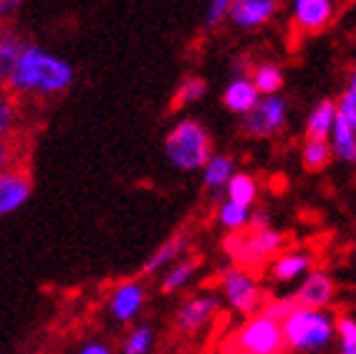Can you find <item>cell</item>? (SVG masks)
Masks as SVG:
<instances>
[{
	"label": "cell",
	"instance_id": "1",
	"mask_svg": "<svg viewBox=\"0 0 356 354\" xmlns=\"http://www.w3.org/2000/svg\"><path fill=\"white\" fill-rule=\"evenodd\" d=\"M71 84H74V66L69 61L48 54L35 43H26L6 88L10 96H56L66 91Z\"/></svg>",
	"mask_w": 356,
	"mask_h": 354
},
{
	"label": "cell",
	"instance_id": "2",
	"mask_svg": "<svg viewBox=\"0 0 356 354\" xmlns=\"http://www.w3.org/2000/svg\"><path fill=\"white\" fill-rule=\"evenodd\" d=\"M165 155L177 170L192 172L205 170V164L213 157V139L207 130L195 119H182L165 139Z\"/></svg>",
	"mask_w": 356,
	"mask_h": 354
},
{
	"label": "cell",
	"instance_id": "3",
	"mask_svg": "<svg viewBox=\"0 0 356 354\" xmlns=\"http://www.w3.org/2000/svg\"><path fill=\"white\" fill-rule=\"evenodd\" d=\"M222 245H225V253L230 256L233 266L248 273H255L283 251L286 236L273 228H266V231H248L245 228V231L227 236Z\"/></svg>",
	"mask_w": 356,
	"mask_h": 354
},
{
	"label": "cell",
	"instance_id": "4",
	"mask_svg": "<svg viewBox=\"0 0 356 354\" xmlns=\"http://www.w3.org/2000/svg\"><path fill=\"white\" fill-rule=\"evenodd\" d=\"M288 349L296 352H318L331 341L336 321L323 309H296L281 324Z\"/></svg>",
	"mask_w": 356,
	"mask_h": 354
},
{
	"label": "cell",
	"instance_id": "5",
	"mask_svg": "<svg viewBox=\"0 0 356 354\" xmlns=\"http://www.w3.org/2000/svg\"><path fill=\"white\" fill-rule=\"evenodd\" d=\"M286 339L278 321H273L266 314H255L238 329L233 341V354H283Z\"/></svg>",
	"mask_w": 356,
	"mask_h": 354
},
{
	"label": "cell",
	"instance_id": "6",
	"mask_svg": "<svg viewBox=\"0 0 356 354\" xmlns=\"http://www.w3.org/2000/svg\"><path fill=\"white\" fill-rule=\"evenodd\" d=\"M220 286L235 311L255 314L258 309L263 311V288L253 273L243 271L238 266H227L220 271Z\"/></svg>",
	"mask_w": 356,
	"mask_h": 354
},
{
	"label": "cell",
	"instance_id": "7",
	"mask_svg": "<svg viewBox=\"0 0 356 354\" xmlns=\"http://www.w3.org/2000/svg\"><path fill=\"white\" fill-rule=\"evenodd\" d=\"M286 99L268 96L243 119V132L250 137H270L286 124Z\"/></svg>",
	"mask_w": 356,
	"mask_h": 354
},
{
	"label": "cell",
	"instance_id": "8",
	"mask_svg": "<svg viewBox=\"0 0 356 354\" xmlns=\"http://www.w3.org/2000/svg\"><path fill=\"white\" fill-rule=\"evenodd\" d=\"M33 192V180L28 175L26 167H10L0 172V218H6L10 213L28 203Z\"/></svg>",
	"mask_w": 356,
	"mask_h": 354
},
{
	"label": "cell",
	"instance_id": "9",
	"mask_svg": "<svg viewBox=\"0 0 356 354\" xmlns=\"http://www.w3.org/2000/svg\"><path fill=\"white\" fill-rule=\"evenodd\" d=\"M215 314H218V296L213 293H200L195 299H190L187 304H182L175 316V329L179 334H195L200 329L205 327L207 321L213 319Z\"/></svg>",
	"mask_w": 356,
	"mask_h": 354
},
{
	"label": "cell",
	"instance_id": "10",
	"mask_svg": "<svg viewBox=\"0 0 356 354\" xmlns=\"http://www.w3.org/2000/svg\"><path fill=\"white\" fill-rule=\"evenodd\" d=\"M336 8L331 0H296L293 26L301 33H318L334 21Z\"/></svg>",
	"mask_w": 356,
	"mask_h": 354
},
{
	"label": "cell",
	"instance_id": "11",
	"mask_svg": "<svg viewBox=\"0 0 356 354\" xmlns=\"http://www.w3.org/2000/svg\"><path fill=\"white\" fill-rule=\"evenodd\" d=\"M334 293H336V286H334V281H331L329 273L314 271L306 276L301 288L293 293V299L301 309H323L331 304Z\"/></svg>",
	"mask_w": 356,
	"mask_h": 354
},
{
	"label": "cell",
	"instance_id": "12",
	"mask_svg": "<svg viewBox=\"0 0 356 354\" xmlns=\"http://www.w3.org/2000/svg\"><path fill=\"white\" fill-rule=\"evenodd\" d=\"M144 299H147V291L139 281H127V284H119L114 291H111L109 309L114 314V319L119 321H131L139 314V309L144 307Z\"/></svg>",
	"mask_w": 356,
	"mask_h": 354
},
{
	"label": "cell",
	"instance_id": "13",
	"mask_svg": "<svg viewBox=\"0 0 356 354\" xmlns=\"http://www.w3.org/2000/svg\"><path fill=\"white\" fill-rule=\"evenodd\" d=\"M278 10L275 0H235L230 3V21L240 28H255L268 23Z\"/></svg>",
	"mask_w": 356,
	"mask_h": 354
},
{
	"label": "cell",
	"instance_id": "14",
	"mask_svg": "<svg viewBox=\"0 0 356 354\" xmlns=\"http://www.w3.org/2000/svg\"><path fill=\"white\" fill-rule=\"evenodd\" d=\"M187 245H190V231L182 228V231H177L172 238H167L157 251L152 253L149 259H147V263L142 266V273L144 276H149V273L159 271V268H165V266L177 263V261L185 256Z\"/></svg>",
	"mask_w": 356,
	"mask_h": 354
},
{
	"label": "cell",
	"instance_id": "15",
	"mask_svg": "<svg viewBox=\"0 0 356 354\" xmlns=\"http://www.w3.org/2000/svg\"><path fill=\"white\" fill-rule=\"evenodd\" d=\"M222 102L233 114H250V111L261 104V91L255 88V84L250 79H235V82L227 84L225 94H222Z\"/></svg>",
	"mask_w": 356,
	"mask_h": 354
},
{
	"label": "cell",
	"instance_id": "16",
	"mask_svg": "<svg viewBox=\"0 0 356 354\" xmlns=\"http://www.w3.org/2000/svg\"><path fill=\"white\" fill-rule=\"evenodd\" d=\"M336 122V104L323 99L314 107V111L306 119V139H316V142H329L331 130Z\"/></svg>",
	"mask_w": 356,
	"mask_h": 354
},
{
	"label": "cell",
	"instance_id": "17",
	"mask_svg": "<svg viewBox=\"0 0 356 354\" xmlns=\"http://www.w3.org/2000/svg\"><path fill=\"white\" fill-rule=\"evenodd\" d=\"M23 38L10 28H0V88L8 86L10 82V74H13L15 63H18V56L23 51Z\"/></svg>",
	"mask_w": 356,
	"mask_h": 354
},
{
	"label": "cell",
	"instance_id": "18",
	"mask_svg": "<svg viewBox=\"0 0 356 354\" xmlns=\"http://www.w3.org/2000/svg\"><path fill=\"white\" fill-rule=\"evenodd\" d=\"M331 152L343 162L356 164V132L343 116L336 114L334 130H331Z\"/></svg>",
	"mask_w": 356,
	"mask_h": 354
},
{
	"label": "cell",
	"instance_id": "19",
	"mask_svg": "<svg viewBox=\"0 0 356 354\" xmlns=\"http://www.w3.org/2000/svg\"><path fill=\"white\" fill-rule=\"evenodd\" d=\"M200 266H202V256H197V253H190L185 259H179L177 263H172V268L165 273V279H162V293L179 291L195 276V271H197Z\"/></svg>",
	"mask_w": 356,
	"mask_h": 354
},
{
	"label": "cell",
	"instance_id": "20",
	"mask_svg": "<svg viewBox=\"0 0 356 354\" xmlns=\"http://www.w3.org/2000/svg\"><path fill=\"white\" fill-rule=\"evenodd\" d=\"M309 266H311V253L293 251V253L278 256V259L273 261V266H270V271H273L275 281H293V279H298L301 273L309 271Z\"/></svg>",
	"mask_w": 356,
	"mask_h": 354
},
{
	"label": "cell",
	"instance_id": "21",
	"mask_svg": "<svg viewBox=\"0 0 356 354\" xmlns=\"http://www.w3.org/2000/svg\"><path fill=\"white\" fill-rule=\"evenodd\" d=\"M225 192H227V203H235L248 210L255 203V198H258V185L245 172H235L230 177V183L225 185Z\"/></svg>",
	"mask_w": 356,
	"mask_h": 354
},
{
	"label": "cell",
	"instance_id": "22",
	"mask_svg": "<svg viewBox=\"0 0 356 354\" xmlns=\"http://www.w3.org/2000/svg\"><path fill=\"white\" fill-rule=\"evenodd\" d=\"M334 160V152H331V142H316V139H306L301 152V162L309 172H321L326 170Z\"/></svg>",
	"mask_w": 356,
	"mask_h": 354
},
{
	"label": "cell",
	"instance_id": "23",
	"mask_svg": "<svg viewBox=\"0 0 356 354\" xmlns=\"http://www.w3.org/2000/svg\"><path fill=\"white\" fill-rule=\"evenodd\" d=\"M235 164L233 160L227 155H213L210 157V162L205 164V185L207 187H215V190H222L227 183H230V177L235 175Z\"/></svg>",
	"mask_w": 356,
	"mask_h": 354
},
{
	"label": "cell",
	"instance_id": "24",
	"mask_svg": "<svg viewBox=\"0 0 356 354\" xmlns=\"http://www.w3.org/2000/svg\"><path fill=\"white\" fill-rule=\"evenodd\" d=\"M205 94H207V82H205V79H200V76H187V79H182V82H179L177 91H175V99H172V109L200 102V99H202Z\"/></svg>",
	"mask_w": 356,
	"mask_h": 354
},
{
	"label": "cell",
	"instance_id": "25",
	"mask_svg": "<svg viewBox=\"0 0 356 354\" xmlns=\"http://www.w3.org/2000/svg\"><path fill=\"white\" fill-rule=\"evenodd\" d=\"M250 82L255 84V88L261 94H270L275 96V91L283 86V71L275 63H258L253 68V79Z\"/></svg>",
	"mask_w": 356,
	"mask_h": 354
},
{
	"label": "cell",
	"instance_id": "26",
	"mask_svg": "<svg viewBox=\"0 0 356 354\" xmlns=\"http://www.w3.org/2000/svg\"><path fill=\"white\" fill-rule=\"evenodd\" d=\"M18 127V104L10 94H0V139H13Z\"/></svg>",
	"mask_w": 356,
	"mask_h": 354
},
{
	"label": "cell",
	"instance_id": "27",
	"mask_svg": "<svg viewBox=\"0 0 356 354\" xmlns=\"http://www.w3.org/2000/svg\"><path fill=\"white\" fill-rule=\"evenodd\" d=\"M218 218L227 231L238 233V231H245L248 220H250V210H245V208H240L235 203H222L218 208Z\"/></svg>",
	"mask_w": 356,
	"mask_h": 354
},
{
	"label": "cell",
	"instance_id": "28",
	"mask_svg": "<svg viewBox=\"0 0 356 354\" xmlns=\"http://www.w3.org/2000/svg\"><path fill=\"white\" fill-rule=\"evenodd\" d=\"M152 339H154V334L149 327H137L124 341L122 354H147L152 347Z\"/></svg>",
	"mask_w": 356,
	"mask_h": 354
},
{
	"label": "cell",
	"instance_id": "29",
	"mask_svg": "<svg viewBox=\"0 0 356 354\" xmlns=\"http://www.w3.org/2000/svg\"><path fill=\"white\" fill-rule=\"evenodd\" d=\"M336 332L341 339V354H356V319L343 314L336 319Z\"/></svg>",
	"mask_w": 356,
	"mask_h": 354
},
{
	"label": "cell",
	"instance_id": "30",
	"mask_svg": "<svg viewBox=\"0 0 356 354\" xmlns=\"http://www.w3.org/2000/svg\"><path fill=\"white\" fill-rule=\"evenodd\" d=\"M230 15V0H215L205 13V28H218Z\"/></svg>",
	"mask_w": 356,
	"mask_h": 354
},
{
	"label": "cell",
	"instance_id": "31",
	"mask_svg": "<svg viewBox=\"0 0 356 354\" xmlns=\"http://www.w3.org/2000/svg\"><path fill=\"white\" fill-rule=\"evenodd\" d=\"M15 160H18V137L0 139V172L15 167Z\"/></svg>",
	"mask_w": 356,
	"mask_h": 354
},
{
	"label": "cell",
	"instance_id": "32",
	"mask_svg": "<svg viewBox=\"0 0 356 354\" xmlns=\"http://www.w3.org/2000/svg\"><path fill=\"white\" fill-rule=\"evenodd\" d=\"M15 10H18V3H15V0H0V23L6 21V18H10Z\"/></svg>",
	"mask_w": 356,
	"mask_h": 354
},
{
	"label": "cell",
	"instance_id": "33",
	"mask_svg": "<svg viewBox=\"0 0 356 354\" xmlns=\"http://www.w3.org/2000/svg\"><path fill=\"white\" fill-rule=\"evenodd\" d=\"M79 354H111V349L102 341H94V344H86Z\"/></svg>",
	"mask_w": 356,
	"mask_h": 354
},
{
	"label": "cell",
	"instance_id": "34",
	"mask_svg": "<svg viewBox=\"0 0 356 354\" xmlns=\"http://www.w3.org/2000/svg\"><path fill=\"white\" fill-rule=\"evenodd\" d=\"M346 88H354V91H356V68H354V74H351V79H349V86H346Z\"/></svg>",
	"mask_w": 356,
	"mask_h": 354
}]
</instances>
